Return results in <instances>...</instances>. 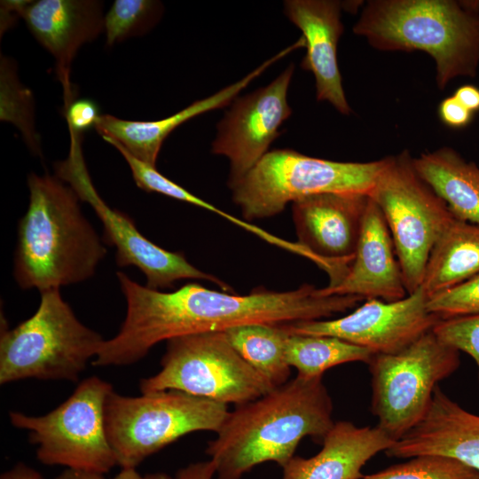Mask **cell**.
I'll use <instances>...</instances> for the list:
<instances>
[{
	"mask_svg": "<svg viewBox=\"0 0 479 479\" xmlns=\"http://www.w3.org/2000/svg\"><path fill=\"white\" fill-rule=\"evenodd\" d=\"M117 278L127 302L118 334L106 340L102 356L110 365H128L145 357L162 341L248 324L284 325L320 320L355 307L353 295H325L320 288L303 284L276 292L258 287L238 295L187 283L173 292L144 287L126 273Z\"/></svg>",
	"mask_w": 479,
	"mask_h": 479,
	"instance_id": "1",
	"label": "cell"
},
{
	"mask_svg": "<svg viewBox=\"0 0 479 479\" xmlns=\"http://www.w3.org/2000/svg\"><path fill=\"white\" fill-rule=\"evenodd\" d=\"M334 423L333 401L322 377L296 376L236 405L208 443L206 454L218 479H240L264 462L285 467L302 438L322 442Z\"/></svg>",
	"mask_w": 479,
	"mask_h": 479,
	"instance_id": "2",
	"label": "cell"
},
{
	"mask_svg": "<svg viewBox=\"0 0 479 479\" xmlns=\"http://www.w3.org/2000/svg\"><path fill=\"white\" fill-rule=\"evenodd\" d=\"M29 205L19 221L13 275L41 292L95 274L106 248L83 216L75 190L56 175L29 174Z\"/></svg>",
	"mask_w": 479,
	"mask_h": 479,
	"instance_id": "3",
	"label": "cell"
},
{
	"mask_svg": "<svg viewBox=\"0 0 479 479\" xmlns=\"http://www.w3.org/2000/svg\"><path fill=\"white\" fill-rule=\"evenodd\" d=\"M380 51L429 54L440 90L479 66V1L371 0L353 27Z\"/></svg>",
	"mask_w": 479,
	"mask_h": 479,
	"instance_id": "4",
	"label": "cell"
},
{
	"mask_svg": "<svg viewBox=\"0 0 479 479\" xmlns=\"http://www.w3.org/2000/svg\"><path fill=\"white\" fill-rule=\"evenodd\" d=\"M2 319L1 385L24 379L75 382L105 341L78 320L59 288L41 292L35 314L14 328Z\"/></svg>",
	"mask_w": 479,
	"mask_h": 479,
	"instance_id": "5",
	"label": "cell"
},
{
	"mask_svg": "<svg viewBox=\"0 0 479 479\" xmlns=\"http://www.w3.org/2000/svg\"><path fill=\"white\" fill-rule=\"evenodd\" d=\"M228 404L177 390L122 396L106 403V428L117 465L136 468L147 457L197 431L217 432Z\"/></svg>",
	"mask_w": 479,
	"mask_h": 479,
	"instance_id": "6",
	"label": "cell"
},
{
	"mask_svg": "<svg viewBox=\"0 0 479 479\" xmlns=\"http://www.w3.org/2000/svg\"><path fill=\"white\" fill-rule=\"evenodd\" d=\"M385 161H335L290 149L273 150L232 189V200L246 221H251L276 216L288 202L312 194L369 195Z\"/></svg>",
	"mask_w": 479,
	"mask_h": 479,
	"instance_id": "7",
	"label": "cell"
},
{
	"mask_svg": "<svg viewBox=\"0 0 479 479\" xmlns=\"http://www.w3.org/2000/svg\"><path fill=\"white\" fill-rule=\"evenodd\" d=\"M385 160L369 196L385 218L409 294L420 287L432 247L454 216L408 151Z\"/></svg>",
	"mask_w": 479,
	"mask_h": 479,
	"instance_id": "8",
	"label": "cell"
},
{
	"mask_svg": "<svg viewBox=\"0 0 479 479\" xmlns=\"http://www.w3.org/2000/svg\"><path fill=\"white\" fill-rule=\"evenodd\" d=\"M166 342L161 370L140 381L142 394L177 390L239 405L275 388L236 351L224 332L187 334Z\"/></svg>",
	"mask_w": 479,
	"mask_h": 479,
	"instance_id": "9",
	"label": "cell"
},
{
	"mask_svg": "<svg viewBox=\"0 0 479 479\" xmlns=\"http://www.w3.org/2000/svg\"><path fill=\"white\" fill-rule=\"evenodd\" d=\"M113 391L109 382L91 376L47 414L12 411L10 421L28 431L41 463L104 475L117 465L106 428V403Z\"/></svg>",
	"mask_w": 479,
	"mask_h": 479,
	"instance_id": "10",
	"label": "cell"
},
{
	"mask_svg": "<svg viewBox=\"0 0 479 479\" xmlns=\"http://www.w3.org/2000/svg\"><path fill=\"white\" fill-rule=\"evenodd\" d=\"M367 364L377 426L397 441L423 419L437 383L452 374L460 360L459 351L431 330L396 353L373 354Z\"/></svg>",
	"mask_w": 479,
	"mask_h": 479,
	"instance_id": "11",
	"label": "cell"
},
{
	"mask_svg": "<svg viewBox=\"0 0 479 479\" xmlns=\"http://www.w3.org/2000/svg\"><path fill=\"white\" fill-rule=\"evenodd\" d=\"M70 137L68 156L55 163V175L69 185L81 200L92 207L104 227L103 240L116 248L119 267L131 265L139 269L146 278V287L152 289L172 287L179 279H191L208 280L225 292H233L224 281L191 264L183 253L168 251L150 241L130 216L111 208L91 182L82 153L81 135Z\"/></svg>",
	"mask_w": 479,
	"mask_h": 479,
	"instance_id": "12",
	"label": "cell"
},
{
	"mask_svg": "<svg viewBox=\"0 0 479 479\" xmlns=\"http://www.w3.org/2000/svg\"><path fill=\"white\" fill-rule=\"evenodd\" d=\"M421 287L396 302L366 300L349 314L335 319L284 324L289 334L334 336L373 354L396 353L426 333L441 318L427 307Z\"/></svg>",
	"mask_w": 479,
	"mask_h": 479,
	"instance_id": "13",
	"label": "cell"
},
{
	"mask_svg": "<svg viewBox=\"0 0 479 479\" xmlns=\"http://www.w3.org/2000/svg\"><path fill=\"white\" fill-rule=\"evenodd\" d=\"M294 70L290 64L269 85L236 98L217 124L212 153L230 161L228 186L234 188L268 153L292 114L287 99Z\"/></svg>",
	"mask_w": 479,
	"mask_h": 479,
	"instance_id": "14",
	"label": "cell"
},
{
	"mask_svg": "<svg viewBox=\"0 0 479 479\" xmlns=\"http://www.w3.org/2000/svg\"><path fill=\"white\" fill-rule=\"evenodd\" d=\"M368 199L367 194L318 193L292 202L297 243L329 275L327 287L339 284L352 263Z\"/></svg>",
	"mask_w": 479,
	"mask_h": 479,
	"instance_id": "15",
	"label": "cell"
},
{
	"mask_svg": "<svg viewBox=\"0 0 479 479\" xmlns=\"http://www.w3.org/2000/svg\"><path fill=\"white\" fill-rule=\"evenodd\" d=\"M103 4L96 0L27 1L21 12L31 34L55 59L65 106L73 98L69 75L78 50L104 31Z\"/></svg>",
	"mask_w": 479,
	"mask_h": 479,
	"instance_id": "16",
	"label": "cell"
},
{
	"mask_svg": "<svg viewBox=\"0 0 479 479\" xmlns=\"http://www.w3.org/2000/svg\"><path fill=\"white\" fill-rule=\"evenodd\" d=\"M325 295L396 302L407 296L400 264L385 218L369 196L354 259L342 280L320 288Z\"/></svg>",
	"mask_w": 479,
	"mask_h": 479,
	"instance_id": "17",
	"label": "cell"
},
{
	"mask_svg": "<svg viewBox=\"0 0 479 479\" xmlns=\"http://www.w3.org/2000/svg\"><path fill=\"white\" fill-rule=\"evenodd\" d=\"M343 4L333 0L285 1L287 17L302 32L307 49L301 67L316 81L318 101H328L342 114L351 108L346 99L337 63V45L343 32L341 12Z\"/></svg>",
	"mask_w": 479,
	"mask_h": 479,
	"instance_id": "18",
	"label": "cell"
},
{
	"mask_svg": "<svg viewBox=\"0 0 479 479\" xmlns=\"http://www.w3.org/2000/svg\"><path fill=\"white\" fill-rule=\"evenodd\" d=\"M385 452L401 459L441 455L479 471V415L461 407L436 386L423 419Z\"/></svg>",
	"mask_w": 479,
	"mask_h": 479,
	"instance_id": "19",
	"label": "cell"
},
{
	"mask_svg": "<svg viewBox=\"0 0 479 479\" xmlns=\"http://www.w3.org/2000/svg\"><path fill=\"white\" fill-rule=\"evenodd\" d=\"M292 51H294L293 47H287L241 80L212 96L192 103L183 110L164 119L150 122L129 121L111 114H102L98 117L95 129L103 138L107 137L116 141L135 157L155 166L163 141L177 127L203 113L228 106L254 79Z\"/></svg>",
	"mask_w": 479,
	"mask_h": 479,
	"instance_id": "20",
	"label": "cell"
},
{
	"mask_svg": "<svg viewBox=\"0 0 479 479\" xmlns=\"http://www.w3.org/2000/svg\"><path fill=\"white\" fill-rule=\"evenodd\" d=\"M395 442L378 426L338 421L316 455L308 459L294 456L282 467V479H358L365 464Z\"/></svg>",
	"mask_w": 479,
	"mask_h": 479,
	"instance_id": "21",
	"label": "cell"
},
{
	"mask_svg": "<svg viewBox=\"0 0 479 479\" xmlns=\"http://www.w3.org/2000/svg\"><path fill=\"white\" fill-rule=\"evenodd\" d=\"M413 165L456 218L479 225V165L449 146L421 153Z\"/></svg>",
	"mask_w": 479,
	"mask_h": 479,
	"instance_id": "22",
	"label": "cell"
},
{
	"mask_svg": "<svg viewBox=\"0 0 479 479\" xmlns=\"http://www.w3.org/2000/svg\"><path fill=\"white\" fill-rule=\"evenodd\" d=\"M479 273V225L456 218L434 244L420 287L428 298Z\"/></svg>",
	"mask_w": 479,
	"mask_h": 479,
	"instance_id": "23",
	"label": "cell"
},
{
	"mask_svg": "<svg viewBox=\"0 0 479 479\" xmlns=\"http://www.w3.org/2000/svg\"><path fill=\"white\" fill-rule=\"evenodd\" d=\"M236 351L273 387L288 381L291 366L286 359L290 334L283 325L248 324L224 332Z\"/></svg>",
	"mask_w": 479,
	"mask_h": 479,
	"instance_id": "24",
	"label": "cell"
},
{
	"mask_svg": "<svg viewBox=\"0 0 479 479\" xmlns=\"http://www.w3.org/2000/svg\"><path fill=\"white\" fill-rule=\"evenodd\" d=\"M373 355L365 348L326 335L290 334L286 346L287 364L306 379L322 377L326 370L345 363L367 364Z\"/></svg>",
	"mask_w": 479,
	"mask_h": 479,
	"instance_id": "25",
	"label": "cell"
},
{
	"mask_svg": "<svg viewBox=\"0 0 479 479\" xmlns=\"http://www.w3.org/2000/svg\"><path fill=\"white\" fill-rule=\"evenodd\" d=\"M0 77L1 120L19 128L29 149L41 155L40 137L35 130L32 92L20 82L13 62L3 56Z\"/></svg>",
	"mask_w": 479,
	"mask_h": 479,
	"instance_id": "26",
	"label": "cell"
},
{
	"mask_svg": "<svg viewBox=\"0 0 479 479\" xmlns=\"http://www.w3.org/2000/svg\"><path fill=\"white\" fill-rule=\"evenodd\" d=\"M162 4L153 0H115L105 15L106 45L147 33L159 21Z\"/></svg>",
	"mask_w": 479,
	"mask_h": 479,
	"instance_id": "27",
	"label": "cell"
},
{
	"mask_svg": "<svg viewBox=\"0 0 479 479\" xmlns=\"http://www.w3.org/2000/svg\"><path fill=\"white\" fill-rule=\"evenodd\" d=\"M358 479H479V471L441 455H421Z\"/></svg>",
	"mask_w": 479,
	"mask_h": 479,
	"instance_id": "28",
	"label": "cell"
},
{
	"mask_svg": "<svg viewBox=\"0 0 479 479\" xmlns=\"http://www.w3.org/2000/svg\"><path fill=\"white\" fill-rule=\"evenodd\" d=\"M103 139L118 150L123 156L131 170L136 185L140 189L149 192H158L187 202L215 214H219L221 216L224 215V211L191 193L174 181L164 177L156 169L155 166L150 165L135 157L116 141L107 137H104Z\"/></svg>",
	"mask_w": 479,
	"mask_h": 479,
	"instance_id": "29",
	"label": "cell"
},
{
	"mask_svg": "<svg viewBox=\"0 0 479 479\" xmlns=\"http://www.w3.org/2000/svg\"><path fill=\"white\" fill-rule=\"evenodd\" d=\"M427 307L441 319L479 314V273L428 298Z\"/></svg>",
	"mask_w": 479,
	"mask_h": 479,
	"instance_id": "30",
	"label": "cell"
},
{
	"mask_svg": "<svg viewBox=\"0 0 479 479\" xmlns=\"http://www.w3.org/2000/svg\"><path fill=\"white\" fill-rule=\"evenodd\" d=\"M433 332L444 342L475 360L479 379V314L441 319Z\"/></svg>",
	"mask_w": 479,
	"mask_h": 479,
	"instance_id": "31",
	"label": "cell"
},
{
	"mask_svg": "<svg viewBox=\"0 0 479 479\" xmlns=\"http://www.w3.org/2000/svg\"><path fill=\"white\" fill-rule=\"evenodd\" d=\"M65 111L69 131L79 135L95 128L100 116L97 103L90 98L73 100Z\"/></svg>",
	"mask_w": 479,
	"mask_h": 479,
	"instance_id": "32",
	"label": "cell"
},
{
	"mask_svg": "<svg viewBox=\"0 0 479 479\" xmlns=\"http://www.w3.org/2000/svg\"><path fill=\"white\" fill-rule=\"evenodd\" d=\"M438 114L441 121L452 128H461L467 126L473 116L453 95L445 98L438 106Z\"/></svg>",
	"mask_w": 479,
	"mask_h": 479,
	"instance_id": "33",
	"label": "cell"
},
{
	"mask_svg": "<svg viewBox=\"0 0 479 479\" xmlns=\"http://www.w3.org/2000/svg\"><path fill=\"white\" fill-rule=\"evenodd\" d=\"M216 467L212 460L191 463L178 469L173 479H213Z\"/></svg>",
	"mask_w": 479,
	"mask_h": 479,
	"instance_id": "34",
	"label": "cell"
},
{
	"mask_svg": "<svg viewBox=\"0 0 479 479\" xmlns=\"http://www.w3.org/2000/svg\"><path fill=\"white\" fill-rule=\"evenodd\" d=\"M453 96L471 113L479 111V89L473 85L459 87Z\"/></svg>",
	"mask_w": 479,
	"mask_h": 479,
	"instance_id": "35",
	"label": "cell"
},
{
	"mask_svg": "<svg viewBox=\"0 0 479 479\" xmlns=\"http://www.w3.org/2000/svg\"><path fill=\"white\" fill-rule=\"evenodd\" d=\"M0 479H44L43 475L33 467L18 463L9 470L4 472Z\"/></svg>",
	"mask_w": 479,
	"mask_h": 479,
	"instance_id": "36",
	"label": "cell"
},
{
	"mask_svg": "<svg viewBox=\"0 0 479 479\" xmlns=\"http://www.w3.org/2000/svg\"><path fill=\"white\" fill-rule=\"evenodd\" d=\"M112 479H173L169 475L163 472L141 475L136 468H122Z\"/></svg>",
	"mask_w": 479,
	"mask_h": 479,
	"instance_id": "37",
	"label": "cell"
},
{
	"mask_svg": "<svg viewBox=\"0 0 479 479\" xmlns=\"http://www.w3.org/2000/svg\"><path fill=\"white\" fill-rule=\"evenodd\" d=\"M54 479H105V477L98 473L67 468Z\"/></svg>",
	"mask_w": 479,
	"mask_h": 479,
	"instance_id": "38",
	"label": "cell"
}]
</instances>
